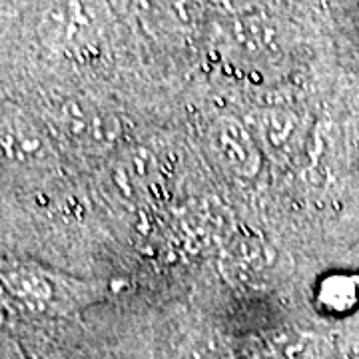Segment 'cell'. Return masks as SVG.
<instances>
[{
    "label": "cell",
    "mask_w": 359,
    "mask_h": 359,
    "mask_svg": "<svg viewBox=\"0 0 359 359\" xmlns=\"http://www.w3.org/2000/svg\"><path fill=\"white\" fill-rule=\"evenodd\" d=\"M178 359H236L231 349L218 337H194L182 347Z\"/></svg>",
    "instance_id": "9"
},
{
    "label": "cell",
    "mask_w": 359,
    "mask_h": 359,
    "mask_svg": "<svg viewBox=\"0 0 359 359\" xmlns=\"http://www.w3.org/2000/svg\"><path fill=\"white\" fill-rule=\"evenodd\" d=\"M259 140L271 152H292L297 136V120L285 110H268L259 116Z\"/></svg>",
    "instance_id": "8"
},
{
    "label": "cell",
    "mask_w": 359,
    "mask_h": 359,
    "mask_svg": "<svg viewBox=\"0 0 359 359\" xmlns=\"http://www.w3.org/2000/svg\"><path fill=\"white\" fill-rule=\"evenodd\" d=\"M0 160L25 170H46L56 162L48 130L13 102H0Z\"/></svg>",
    "instance_id": "3"
},
{
    "label": "cell",
    "mask_w": 359,
    "mask_h": 359,
    "mask_svg": "<svg viewBox=\"0 0 359 359\" xmlns=\"http://www.w3.org/2000/svg\"><path fill=\"white\" fill-rule=\"evenodd\" d=\"M0 359H26L20 346L11 335L2 334V332H0Z\"/></svg>",
    "instance_id": "10"
},
{
    "label": "cell",
    "mask_w": 359,
    "mask_h": 359,
    "mask_svg": "<svg viewBox=\"0 0 359 359\" xmlns=\"http://www.w3.org/2000/svg\"><path fill=\"white\" fill-rule=\"evenodd\" d=\"M56 126L72 144L88 152H102L114 146L122 128L112 112L86 100H66L54 114Z\"/></svg>",
    "instance_id": "4"
},
{
    "label": "cell",
    "mask_w": 359,
    "mask_h": 359,
    "mask_svg": "<svg viewBox=\"0 0 359 359\" xmlns=\"http://www.w3.org/2000/svg\"><path fill=\"white\" fill-rule=\"evenodd\" d=\"M250 359H327V349L316 335L285 332L262 341Z\"/></svg>",
    "instance_id": "7"
},
{
    "label": "cell",
    "mask_w": 359,
    "mask_h": 359,
    "mask_svg": "<svg viewBox=\"0 0 359 359\" xmlns=\"http://www.w3.org/2000/svg\"><path fill=\"white\" fill-rule=\"evenodd\" d=\"M214 2H218L224 8H228V11H244L245 4L250 0H214Z\"/></svg>",
    "instance_id": "11"
},
{
    "label": "cell",
    "mask_w": 359,
    "mask_h": 359,
    "mask_svg": "<svg viewBox=\"0 0 359 359\" xmlns=\"http://www.w3.org/2000/svg\"><path fill=\"white\" fill-rule=\"evenodd\" d=\"M210 148L224 170L240 180L256 178L262 170L257 138L231 116H224L210 128Z\"/></svg>",
    "instance_id": "5"
},
{
    "label": "cell",
    "mask_w": 359,
    "mask_h": 359,
    "mask_svg": "<svg viewBox=\"0 0 359 359\" xmlns=\"http://www.w3.org/2000/svg\"><path fill=\"white\" fill-rule=\"evenodd\" d=\"M96 34V20L80 0H62L44 18V39L60 48L86 46Z\"/></svg>",
    "instance_id": "6"
},
{
    "label": "cell",
    "mask_w": 359,
    "mask_h": 359,
    "mask_svg": "<svg viewBox=\"0 0 359 359\" xmlns=\"http://www.w3.org/2000/svg\"><path fill=\"white\" fill-rule=\"evenodd\" d=\"M219 266L224 278L244 290H268L290 271V257L259 233H238L226 244Z\"/></svg>",
    "instance_id": "1"
},
{
    "label": "cell",
    "mask_w": 359,
    "mask_h": 359,
    "mask_svg": "<svg viewBox=\"0 0 359 359\" xmlns=\"http://www.w3.org/2000/svg\"><path fill=\"white\" fill-rule=\"evenodd\" d=\"M0 282L14 302L34 313L62 316L76 308L78 285L36 264L11 262L0 268Z\"/></svg>",
    "instance_id": "2"
}]
</instances>
